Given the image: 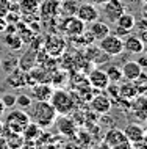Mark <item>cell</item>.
<instances>
[{
  "mask_svg": "<svg viewBox=\"0 0 147 149\" xmlns=\"http://www.w3.org/2000/svg\"><path fill=\"white\" fill-rule=\"evenodd\" d=\"M49 102L52 104V107L55 108L57 115L69 116L74 111V108H75V104H74L72 97H70V93H67L66 90H63V88H59V90H53V93H52V96L49 99Z\"/></svg>",
  "mask_w": 147,
  "mask_h": 149,
  "instance_id": "7a4b0ae2",
  "label": "cell"
},
{
  "mask_svg": "<svg viewBox=\"0 0 147 149\" xmlns=\"http://www.w3.org/2000/svg\"><path fill=\"white\" fill-rule=\"evenodd\" d=\"M89 3H92V5H96V6H102L105 2H108V0H88Z\"/></svg>",
  "mask_w": 147,
  "mask_h": 149,
  "instance_id": "8d00e7d4",
  "label": "cell"
},
{
  "mask_svg": "<svg viewBox=\"0 0 147 149\" xmlns=\"http://www.w3.org/2000/svg\"><path fill=\"white\" fill-rule=\"evenodd\" d=\"M0 100H2L3 107L5 108H14L16 107V94L14 93H3V96L0 97Z\"/></svg>",
  "mask_w": 147,
  "mask_h": 149,
  "instance_id": "f546056e",
  "label": "cell"
},
{
  "mask_svg": "<svg viewBox=\"0 0 147 149\" xmlns=\"http://www.w3.org/2000/svg\"><path fill=\"white\" fill-rule=\"evenodd\" d=\"M106 75H108V80L111 83H121L122 80V71H121V66L117 64H108L106 66Z\"/></svg>",
  "mask_w": 147,
  "mask_h": 149,
  "instance_id": "d4e9b609",
  "label": "cell"
},
{
  "mask_svg": "<svg viewBox=\"0 0 147 149\" xmlns=\"http://www.w3.org/2000/svg\"><path fill=\"white\" fill-rule=\"evenodd\" d=\"M8 83L14 88H19V86H23L27 85L25 82V74L22 72V69H13V72L10 74L8 77Z\"/></svg>",
  "mask_w": 147,
  "mask_h": 149,
  "instance_id": "cb8c5ba5",
  "label": "cell"
},
{
  "mask_svg": "<svg viewBox=\"0 0 147 149\" xmlns=\"http://www.w3.org/2000/svg\"><path fill=\"white\" fill-rule=\"evenodd\" d=\"M41 127L36 126V124H33V123H30L28 126L25 127V130L22 132V135H23V138L27 140V141H33L35 138H38L39 135H41Z\"/></svg>",
  "mask_w": 147,
  "mask_h": 149,
  "instance_id": "484cf974",
  "label": "cell"
},
{
  "mask_svg": "<svg viewBox=\"0 0 147 149\" xmlns=\"http://www.w3.org/2000/svg\"><path fill=\"white\" fill-rule=\"evenodd\" d=\"M88 83L94 88V90L103 91L106 86H108V83H110L105 69H102V68H99V66L92 68V71H91L89 75H88Z\"/></svg>",
  "mask_w": 147,
  "mask_h": 149,
  "instance_id": "30bf717a",
  "label": "cell"
},
{
  "mask_svg": "<svg viewBox=\"0 0 147 149\" xmlns=\"http://www.w3.org/2000/svg\"><path fill=\"white\" fill-rule=\"evenodd\" d=\"M30 124V118L28 115L25 113V110H13L10 111V115L6 116V121L3 124V127L6 130H10L11 134H17V135H22V132L25 130V127Z\"/></svg>",
  "mask_w": 147,
  "mask_h": 149,
  "instance_id": "3957f363",
  "label": "cell"
},
{
  "mask_svg": "<svg viewBox=\"0 0 147 149\" xmlns=\"http://www.w3.org/2000/svg\"><path fill=\"white\" fill-rule=\"evenodd\" d=\"M128 33H132V31H127V30H124V29H121V27H116V25H114V33H113V35L119 36V38H125Z\"/></svg>",
  "mask_w": 147,
  "mask_h": 149,
  "instance_id": "d6a6232c",
  "label": "cell"
},
{
  "mask_svg": "<svg viewBox=\"0 0 147 149\" xmlns=\"http://www.w3.org/2000/svg\"><path fill=\"white\" fill-rule=\"evenodd\" d=\"M75 16H77L83 24L88 25V24L97 21V19L100 17V10H99V6L92 5V3H89V2H83L78 5Z\"/></svg>",
  "mask_w": 147,
  "mask_h": 149,
  "instance_id": "ba28073f",
  "label": "cell"
},
{
  "mask_svg": "<svg viewBox=\"0 0 147 149\" xmlns=\"http://www.w3.org/2000/svg\"><path fill=\"white\" fill-rule=\"evenodd\" d=\"M132 149H135V148H132Z\"/></svg>",
  "mask_w": 147,
  "mask_h": 149,
  "instance_id": "b9f144b4",
  "label": "cell"
},
{
  "mask_svg": "<svg viewBox=\"0 0 147 149\" xmlns=\"http://www.w3.org/2000/svg\"><path fill=\"white\" fill-rule=\"evenodd\" d=\"M0 64H2V61H0Z\"/></svg>",
  "mask_w": 147,
  "mask_h": 149,
  "instance_id": "60d3db41",
  "label": "cell"
},
{
  "mask_svg": "<svg viewBox=\"0 0 147 149\" xmlns=\"http://www.w3.org/2000/svg\"><path fill=\"white\" fill-rule=\"evenodd\" d=\"M94 149H110V148H108V146H106V144H105V143H103V141H102L100 144H97V146H96V148H94Z\"/></svg>",
  "mask_w": 147,
  "mask_h": 149,
  "instance_id": "74e56055",
  "label": "cell"
},
{
  "mask_svg": "<svg viewBox=\"0 0 147 149\" xmlns=\"http://www.w3.org/2000/svg\"><path fill=\"white\" fill-rule=\"evenodd\" d=\"M27 110H28L27 115L30 118V123L36 124L41 129L50 127L58 116L49 100H35V102H31V105Z\"/></svg>",
  "mask_w": 147,
  "mask_h": 149,
  "instance_id": "6da1fadb",
  "label": "cell"
},
{
  "mask_svg": "<svg viewBox=\"0 0 147 149\" xmlns=\"http://www.w3.org/2000/svg\"><path fill=\"white\" fill-rule=\"evenodd\" d=\"M57 126H58V130L61 132V134H64V135L75 134V123L70 118H67L66 115H59V118L57 121Z\"/></svg>",
  "mask_w": 147,
  "mask_h": 149,
  "instance_id": "ffe728a7",
  "label": "cell"
},
{
  "mask_svg": "<svg viewBox=\"0 0 147 149\" xmlns=\"http://www.w3.org/2000/svg\"><path fill=\"white\" fill-rule=\"evenodd\" d=\"M19 11L21 14H35L38 13L39 2L38 0H19Z\"/></svg>",
  "mask_w": 147,
  "mask_h": 149,
  "instance_id": "7402d4cb",
  "label": "cell"
},
{
  "mask_svg": "<svg viewBox=\"0 0 147 149\" xmlns=\"http://www.w3.org/2000/svg\"><path fill=\"white\" fill-rule=\"evenodd\" d=\"M122 132H124V135L127 136V140H128L132 144H136V143L144 141V140H146V129L142 127L141 124L130 123Z\"/></svg>",
  "mask_w": 147,
  "mask_h": 149,
  "instance_id": "4fadbf2b",
  "label": "cell"
},
{
  "mask_svg": "<svg viewBox=\"0 0 147 149\" xmlns=\"http://www.w3.org/2000/svg\"><path fill=\"white\" fill-rule=\"evenodd\" d=\"M6 21H5V17H0V33H2V31H5L6 30Z\"/></svg>",
  "mask_w": 147,
  "mask_h": 149,
  "instance_id": "d590c367",
  "label": "cell"
},
{
  "mask_svg": "<svg viewBox=\"0 0 147 149\" xmlns=\"http://www.w3.org/2000/svg\"><path fill=\"white\" fill-rule=\"evenodd\" d=\"M106 91V96L113 100V102H116V100L119 99V83H108V86L105 88Z\"/></svg>",
  "mask_w": 147,
  "mask_h": 149,
  "instance_id": "4dcf8cb0",
  "label": "cell"
},
{
  "mask_svg": "<svg viewBox=\"0 0 147 149\" xmlns=\"http://www.w3.org/2000/svg\"><path fill=\"white\" fill-rule=\"evenodd\" d=\"M89 105L91 110L97 115H106L108 111L113 108V100H111L106 93H97L89 99Z\"/></svg>",
  "mask_w": 147,
  "mask_h": 149,
  "instance_id": "9c48e42d",
  "label": "cell"
},
{
  "mask_svg": "<svg viewBox=\"0 0 147 149\" xmlns=\"http://www.w3.org/2000/svg\"><path fill=\"white\" fill-rule=\"evenodd\" d=\"M88 31H89V35L92 36L94 41H100V39L105 38L111 30H110V25L106 22L99 21V19H97V21L88 24Z\"/></svg>",
  "mask_w": 147,
  "mask_h": 149,
  "instance_id": "9a60e30c",
  "label": "cell"
},
{
  "mask_svg": "<svg viewBox=\"0 0 147 149\" xmlns=\"http://www.w3.org/2000/svg\"><path fill=\"white\" fill-rule=\"evenodd\" d=\"M39 14L42 19L52 21V19L59 16V0H44L38 8Z\"/></svg>",
  "mask_w": 147,
  "mask_h": 149,
  "instance_id": "5bb4252c",
  "label": "cell"
},
{
  "mask_svg": "<svg viewBox=\"0 0 147 149\" xmlns=\"http://www.w3.org/2000/svg\"><path fill=\"white\" fill-rule=\"evenodd\" d=\"M138 91L136 88H135L133 82H124V83H119V97L124 99V100H128V102H132L133 99L138 97Z\"/></svg>",
  "mask_w": 147,
  "mask_h": 149,
  "instance_id": "ac0fdd59",
  "label": "cell"
},
{
  "mask_svg": "<svg viewBox=\"0 0 147 149\" xmlns=\"http://www.w3.org/2000/svg\"><path fill=\"white\" fill-rule=\"evenodd\" d=\"M80 5V0H59V16H75L77 8Z\"/></svg>",
  "mask_w": 147,
  "mask_h": 149,
  "instance_id": "d6986e66",
  "label": "cell"
},
{
  "mask_svg": "<svg viewBox=\"0 0 147 149\" xmlns=\"http://www.w3.org/2000/svg\"><path fill=\"white\" fill-rule=\"evenodd\" d=\"M0 149H8V143H6V138L3 135H0Z\"/></svg>",
  "mask_w": 147,
  "mask_h": 149,
  "instance_id": "e575fe53",
  "label": "cell"
},
{
  "mask_svg": "<svg viewBox=\"0 0 147 149\" xmlns=\"http://www.w3.org/2000/svg\"><path fill=\"white\" fill-rule=\"evenodd\" d=\"M5 110H6V108H5V107H3V104H2V100H0V118H2V116H3V113H5Z\"/></svg>",
  "mask_w": 147,
  "mask_h": 149,
  "instance_id": "f35d334b",
  "label": "cell"
},
{
  "mask_svg": "<svg viewBox=\"0 0 147 149\" xmlns=\"http://www.w3.org/2000/svg\"><path fill=\"white\" fill-rule=\"evenodd\" d=\"M121 71H122V79L128 80V82H133V80H136L139 77L144 69L136 61H125L121 66Z\"/></svg>",
  "mask_w": 147,
  "mask_h": 149,
  "instance_id": "2e32d148",
  "label": "cell"
},
{
  "mask_svg": "<svg viewBox=\"0 0 147 149\" xmlns=\"http://www.w3.org/2000/svg\"><path fill=\"white\" fill-rule=\"evenodd\" d=\"M31 102H33V99L28 94H16V107L21 110H27L31 105Z\"/></svg>",
  "mask_w": 147,
  "mask_h": 149,
  "instance_id": "f1b7e54d",
  "label": "cell"
},
{
  "mask_svg": "<svg viewBox=\"0 0 147 149\" xmlns=\"http://www.w3.org/2000/svg\"><path fill=\"white\" fill-rule=\"evenodd\" d=\"M133 29L136 30V33H135V35H136L138 38H139L141 41L146 44V42H147V29H146V19L142 17V19H139V21H136V22H135V27H133Z\"/></svg>",
  "mask_w": 147,
  "mask_h": 149,
  "instance_id": "83f0119b",
  "label": "cell"
},
{
  "mask_svg": "<svg viewBox=\"0 0 147 149\" xmlns=\"http://www.w3.org/2000/svg\"><path fill=\"white\" fill-rule=\"evenodd\" d=\"M132 104H133L135 116H138L139 121H144L146 119V97L144 96H138L136 99L132 100Z\"/></svg>",
  "mask_w": 147,
  "mask_h": 149,
  "instance_id": "603a6c76",
  "label": "cell"
},
{
  "mask_svg": "<svg viewBox=\"0 0 147 149\" xmlns=\"http://www.w3.org/2000/svg\"><path fill=\"white\" fill-rule=\"evenodd\" d=\"M86 29V24H83L77 16H67V17H61L58 22V30L63 31L67 36H78L81 35Z\"/></svg>",
  "mask_w": 147,
  "mask_h": 149,
  "instance_id": "8992f818",
  "label": "cell"
},
{
  "mask_svg": "<svg viewBox=\"0 0 147 149\" xmlns=\"http://www.w3.org/2000/svg\"><path fill=\"white\" fill-rule=\"evenodd\" d=\"M135 22H136L135 16L130 14V13H125V11H124V13H122V14L116 19V22H114L113 25L121 27V29H124V30H127V31H132L133 27H135Z\"/></svg>",
  "mask_w": 147,
  "mask_h": 149,
  "instance_id": "44dd1931",
  "label": "cell"
},
{
  "mask_svg": "<svg viewBox=\"0 0 147 149\" xmlns=\"http://www.w3.org/2000/svg\"><path fill=\"white\" fill-rule=\"evenodd\" d=\"M122 44H124V52L130 55H139L146 49V44L136 35H132V33H128L125 38H122Z\"/></svg>",
  "mask_w": 147,
  "mask_h": 149,
  "instance_id": "8fae6325",
  "label": "cell"
},
{
  "mask_svg": "<svg viewBox=\"0 0 147 149\" xmlns=\"http://www.w3.org/2000/svg\"><path fill=\"white\" fill-rule=\"evenodd\" d=\"M64 47H66L64 39L58 35H50L46 39V52L50 57H59L64 52Z\"/></svg>",
  "mask_w": 147,
  "mask_h": 149,
  "instance_id": "7c38bea8",
  "label": "cell"
},
{
  "mask_svg": "<svg viewBox=\"0 0 147 149\" xmlns=\"http://www.w3.org/2000/svg\"><path fill=\"white\" fill-rule=\"evenodd\" d=\"M99 47H100V50L105 55H108V57H117V55L124 54L122 38H119V36L113 35V33H108L105 38H102L100 41H99Z\"/></svg>",
  "mask_w": 147,
  "mask_h": 149,
  "instance_id": "277c9868",
  "label": "cell"
},
{
  "mask_svg": "<svg viewBox=\"0 0 147 149\" xmlns=\"http://www.w3.org/2000/svg\"><path fill=\"white\" fill-rule=\"evenodd\" d=\"M33 93V100H49L52 93H53V86L49 85L47 82H41V83H35V86L31 88Z\"/></svg>",
  "mask_w": 147,
  "mask_h": 149,
  "instance_id": "e0dca14e",
  "label": "cell"
},
{
  "mask_svg": "<svg viewBox=\"0 0 147 149\" xmlns=\"http://www.w3.org/2000/svg\"><path fill=\"white\" fill-rule=\"evenodd\" d=\"M103 143L110 149H132L133 144L127 140L121 129H110L103 136Z\"/></svg>",
  "mask_w": 147,
  "mask_h": 149,
  "instance_id": "5b68a950",
  "label": "cell"
},
{
  "mask_svg": "<svg viewBox=\"0 0 147 149\" xmlns=\"http://www.w3.org/2000/svg\"><path fill=\"white\" fill-rule=\"evenodd\" d=\"M5 44L10 47L11 50H19V49H22V44L23 42H22V39L19 38V35L14 31V33H10L5 38Z\"/></svg>",
  "mask_w": 147,
  "mask_h": 149,
  "instance_id": "4316f807",
  "label": "cell"
},
{
  "mask_svg": "<svg viewBox=\"0 0 147 149\" xmlns=\"http://www.w3.org/2000/svg\"><path fill=\"white\" fill-rule=\"evenodd\" d=\"M10 11V2L8 0H0V17H5Z\"/></svg>",
  "mask_w": 147,
  "mask_h": 149,
  "instance_id": "1f68e13d",
  "label": "cell"
},
{
  "mask_svg": "<svg viewBox=\"0 0 147 149\" xmlns=\"http://www.w3.org/2000/svg\"><path fill=\"white\" fill-rule=\"evenodd\" d=\"M125 11V5L122 0H108L102 5V14L106 19V24H114L116 19Z\"/></svg>",
  "mask_w": 147,
  "mask_h": 149,
  "instance_id": "52a82bcc",
  "label": "cell"
},
{
  "mask_svg": "<svg viewBox=\"0 0 147 149\" xmlns=\"http://www.w3.org/2000/svg\"><path fill=\"white\" fill-rule=\"evenodd\" d=\"M135 61H136L138 64H139V66L142 68V69H146V68H147V58H146L144 52H142V54H139V58H138V60H135Z\"/></svg>",
  "mask_w": 147,
  "mask_h": 149,
  "instance_id": "836d02e7",
  "label": "cell"
},
{
  "mask_svg": "<svg viewBox=\"0 0 147 149\" xmlns=\"http://www.w3.org/2000/svg\"><path fill=\"white\" fill-rule=\"evenodd\" d=\"M0 135H3V123L0 121Z\"/></svg>",
  "mask_w": 147,
  "mask_h": 149,
  "instance_id": "ab89813d",
  "label": "cell"
}]
</instances>
